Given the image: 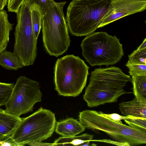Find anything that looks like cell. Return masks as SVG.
<instances>
[{
	"label": "cell",
	"mask_w": 146,
	"mask_h": 146,
	"mask_svg": "<svg viewBox=\"0 0 146 146\" xmlns=\"http://www.w3.org/2000/svg\"><path fill=\"white\" fill-rule=\"evenodd\" d=\"M129 82H131L130 76L119 67L95 69L91 73L83 98L90 108L116 102L119 97L130 93L124 88Z\"/></svg>",
	"instance_id": "1"
},
{
	"label": "cell",
	"mask_w": 146,
	"mask_h": 146,
	"mask_svg": "<svg viewBox=\"0 0 146 146\" xmlns=\"http://www.w3.org/2000/svg\"><path fill=\"white\" fill-rule=\"evenodd\" d=\"M25 0H8L7 7L9 11L16 13Z\"/></svg>",
	"instance_id": "23"
},
{
	"label": "cell",
	"mask_w": 146,
	"mask_h": 146,
	"mask_svg": "<svg viewBox=\"0 0 146 146\" xmlns=\"http://www.w3.org/2000/svg\"><path fill=\"white\" fill-rule=\"evenodd\" d=\"M89 68L83 60L73 55L58 59L54 69L55 90L63 96H78L86 85Z\"/></svg>",
	"instance_id": "4"
},
{
	"label": "cell",
	"mask_w": 146,
	"mask_h": 146,
	"mask_svg": "<svg viewBox=\"0 0 146 146\" xmlns=\"http://www.w3.org/2000/svg\"><path fill=\"white\" fill-rule=\"evenodd\" d=\"M146 9V0H111L98 28L124 17L141 12Z\"/></svg>",
	"instance_id": "10"
},
{
	"label": "cell",
	"mask_w": 146,
	"mask_h": 146,
	"mask_svg": "<svg viewBox=\"0 0 146 146\" xmlns=\"http://www.w3.org/2000/svg\"><path fill=\"white\" fill-rule=\"evenodd\" d=\"M28 145L31 146H54L53 143H44L42 142L32 143Z\"/></svg>",
	"instance_id": "26"
},
{
	"label": "cell",
	"mask_w": 146,
	"mask_h": 146,
	"mask_svg": "<svg viewBox=\"0 0 146 146\" xmlns=\"http://www.w3.org/2000/svg\"><path fill=\"white\" fill-rule=\"evenodd\" d=\"M33 2V0H25L16 13L13 52L19 57L24 66L32 65L37 55V39L35 35L31 15Z\"/></svg>",
	"instance_id": "8"
},
{
	"label": "cell",
	"mask_w": 146,
	"mask_h": 146,
	"mask_svg": "<svg viewBox=\"0 0 146 146\" xmlns=\"http://www.w3.org/2000/svg\"><path fill=\"white\" fill-rule=\"evenodd\" d=\"M12 27V24L9 21L6 11L0 10V53L7 47Z\"/></svg>",
	"instance_id": "14"
},
{
	"label": "cell",
	"mask_w": 146,
	"mask_h": 146,
	"mask_svg": "<svg viewBox=\"0 0 146 146\" xmlns=\"http://www.w3.org/2000/svg\"><path fill=\"white\" fill-rule=\"evenodd\" d=\"M0 66L7 70H17L24 67L21 59L15 53L5 50L0 53Z\"/></svg>",
	"instance_id": "15"
},
{
	"label": "cell",
	"mask_w": 146,
	"mask_h": 146,
	"mask_svg": "<svg viewBox=\"0 0 146 146\" xmlns=\"http://www.w3.org/2000/svg\"><path fill=\"white\" fill-rule=\"evenodd\" d=\"M146 48V38L144 40L141 44L137 48V50H142Z\"/></svg>",
	"instance_id": "29"
},
{
	"label": "cell",
	"mask_w": 146,
	"mask_h": 146,
	"mask_svg": "<svg viewBox=\"0 0 146 146\" xmlns=\"http://www.w3.org/2000/svg\"><path fill=\"white\" fill-rule=\"evenodd\" d=\"M80 46L83 56L92 66L114 64L124 54L119 39L104 32L87 36Z\"/></svg>",
	"instance_id": "6"
},
{
	"label": "cell",
	"mask_w": 146,
	"mask_h": 146,
	"mask_svg": "<svg viewBox=\"0 0 146 146\" xmlns=\"http://www.w3.org/2000/svg\"><path fill=\"white\" fill-rule=\"evenodd\" d=\"M90 141H88L80 145H81V146H90Z\"/></svg>",
	"instance_id": "30"
},
{
	"label": "cell",
	"mask_w": 146,
	"mask_h": 146,
	"mask_svg": "<svg viewBox=\"0 0 146 146\" xmlns=\"http://www.w3.org/2000/svg\"><path fill=\"white\" fill-rule=\"evenodd\" d=\"M79 119L86 128L95 132L103 131L115 141L127 143L130 146L146 143V131L111 119L101 111L83 110L79 113Z\"/></svg>",
	"instance_id": "5"
},
{
	"label": "cell",
	"mask_w": 146,
	"mask_h": 146,
	"mask_svg": "<svg viewBox=\"0 0 146 146\" xmlns=\"http://www.w3.org/2000/svg\"><path fill=\"white\" fill-rule=\"evenodd\" d=\"M129 117L124 119L128 125L133 128L146 131V118L137 117L129 115Z\"/></svg>",
	"instance_id": "19"
},
{
	"label": "cell",
	"mask_w": 146,
	"mask_h": 146,
	"mask_svg": "<svg viewBox=\"0 0 146 146\" xmlns=\"http://www.w3.org/2000/svg\"><path fill=\"white\" fill-rule=\"evenodd\" d=\"M0 146H13V145L7 139L4 140H0Z\"/></svg>",
	"instance_id": "27"
},
{
	"label": "cell",
	"mask_w": 146,
	"mask_h": 146,
	"mask_svg": "<svg viewBox=\"0 0 146 146\" xmlns=\"http://www.w3.org/2000/svg\"><path fill=\"white\" fill-rule=\"evenodd\" d=\"M56 122L54 113L40 108L29 116L22 118L8 139L13 146H24L42 142L52 135Z\"/></svg>",
	"instance_id": "7"
},
{
	"label": "cell",
	"mask_w": 146,
	"mask_h": 146,
	"mask_svg": "<svg viewBox=\"0 0 146 146\" xmlns=\"http://www.w3.org/2000/svg\"><path fill=\"white\" fill-rule=\"evenodd\" d=\"M66 3L46 0L41 9V28L44 45L50 55L56 57L67 50L70 42L63 11Z\"/></svg>",
	"instance_id": "2"
},
{
	"label": "cell",
	"mask_w": 146,
	"mask_h": 146,
	"mask_svg": "<svg viewBox=\"0 0 146 146\" xmlns=\"http://www.w3.org/2000/svg\"><path fill=\"white\" fill-rule=\"evenodd\" d=\"M125 66L129 70L130 76H146V64H135L129 60Z\"/></svg>",
	"instance_id": "21"
},
{
	"label": "cell",
	"mask_w": 146,
	"mask_h": 146,
	"mask_svg": "<svg viewBox=\"0 0 146 146\" xmlns=\"http://www.w3.org/2000/svg\"><path fill=\"white\" fill-rule=\"evenodd\" d=\"M91 141H96L99 142H102L106 143H112V144H114L117 145L119 146H130L129 144L127 143H121L118 142L116 141H111L110 140H108L106 139L104 140H92Z\"/></svg>",
	"instance_id": "25"
},
{
	"label": "cell",
	"mask_w": 146,
	"mask_h": 146,
	"mask_svg": "<svg viewBox=\"0 0 146 146\" xmlns=\"http://www.w3.org/2000/svg\"><path fill=\"white\" fill-rule=\"evenodd\" d=\"M85 127L80 122L72 117H69L56 122L54 131L64 137L75 136L84 131Z\"/></svg>",
	"instance_id": "12"
},
{
	"label": "cell",
	"mask_w": 146,
	"mask_h": 146,
	"mask_svg": "<svg viewBox=\"0 0 146 146\" xmlns=\"http://www.w3.org/2000/svg\"><path fill=\"white\" fill-rule=\"evenodd\" d=\"M119 108L125 116L146 118V100H139L135 97L131 101L119 104Z\"/></svg>",
	"instance_id": "13"
},
{
	"label": "cell",
	"mask_w": 146,
	"mask_h": 146,
	"mask_svg": "<svg viewBox=\"0 0 146 146\" xmlns=\"http://www.w3.org/2000/svg\"><path fill=\"white\" fill-rule=\"evenodd\" d=\"M101 113L102 115L108 118L111 119L120 123H122L121 121L122 120L127 118L129 117L128 116H122L116 113L106 114L105 113L101 111Z\"/></svg>",
	"instance_id": "24"
},
{
	"label": "cell",
	"mask_w": 146,
	"mask_h": 146,
	"mask_svg": "<svg viewBox=\"0 0 146 146\" xmlns=\"http://www.w3.org/2000/svg\"><path fill=\"white\" fill-rule=\"evenodd\" d=\"M15 84L0 82V106L4 105L9 98Z\"/></svg>",
	"instance_id": "20"
},
{
	"label": "cell",
	"mask_w": 146,
	"mask_h": 146,
	"mask_svg": "<svg viewBox=\"0 0 146 146\" xmlns=\"http://www.w3.org/2000/svg\"><path fill=\"white\" fill-rule=\"evenodd\" d=\"M129 60L137 64H146V48L134 50L128 55Z\"/></svg>",
	"instance_id": "22"
},
{
	"label": "cell",
	"mask_w": 146,
	"mask_h": 146,
	"mask_svg": "<svg viewBox=\"0 0 146 146\" xmlns=\"http://www.w3.org/2000/svg\"><path fill=\"white\" fill-rule=\"evenodd\" d=\"M111 0H72L67 9L68 30L77 36L94 33L106 13Z\"/></svg>",
	"instance_id": "3"
},
{
	"label": "cell",
	"mask_w": 146,
	"mask_h": 146,
	"mask_svg": "<svg viewBox=\"0 0 146 146\" xmlns=\"http://www.w3.org/2000/svg\"><path fill=\"white\" fill-rule=\"evenodd\" d=\"M8 0H0V10H3L7 4Z\"/></svg>",
	"instance_id": "28"
},
{
	"label": "cell",
	"mask_w": 146,
	"mask_h": 146,
	"mask_svg": "<svg viewBox=\"0 0 146 146\" xmlns=\"http://www.w3.org/2000/svg\"><path fill=\"white\" fill-rule=\"evenodd\" d=\"M42 96L38 82L25 76H20L4 105L5 110L20 116L32 111L34 105L41 101Z\"/></svg>",
	"instance_id": "9"
},
{
	"label": "cell",
	"mask_w": 146,
	"mask_h": 146,
	"mask_svg": "<svg viewBox=\"0 0 146 146\" xmlns=\"http://www.w3.org/2000/svg\"><path fill=\"white\" fill-rule=\"evenodd\" d=\"M97 145L95 144V143H92V144L90 145V146H96Z\"/></svg>",
	"instance_id": "31"
},
{
	"label": "cell",
	"mask_w": 146,
	"mask_h": 146,
	"mask_svg": "<svg viewBox=\"0 0 146 146\" xmlns=\"http://www.w3.org/2000/svg\"><path fill=\"white\" fill-rule=\"evenodd\" d=\"M42 8L35 2L31 5V15L32 23L35 37L37 38L41 29Z\"/></svg>",
	"instance_id": "18"
},
{
	"label": "cell",
	"mask_w": 146,
	"mask_h": 146,
	"mask_svg": "<svg viewBox=\"0 0 146 146\" xmlns=\"http://www.w3.org/2000/svg\"><path fill=\"white\" fill-rule=\"evenodd\" d=\"M93 137V135L87 133L76 136H62L56 139L53 143L54 146L80 145L88 141H91Z\"/></svg>",
	"instance_id": "16"
},
{
	"label": "cell",
	"mask_w": 146,
	"mask_h": 146,
	"mask_svg": "<svg viewBox=\"0 0 146 146\" xmlns=\"http://www.w3.org/2000/svg\"><path fill=\"white\" fill-rule=\"evenodd\" d=\"M133 93L139 100H146V76H131Z\"/></svg>",
	"instance_id": "17"
},
{
	"label": "cell",
	"mask_w": 146,
	"mask_h": 146,
	"mask_svg": "<svg viewBox=\"0 0 146 146\" xmlns=\"http://www.w3.org/2000/svg\"><path fill=\"white\" fill-rule=\"evenodd\" d=\"M22 119L0 108V140L11 137Z\"/></svg>",
	"instance_id": "11"
}]
</instances>
